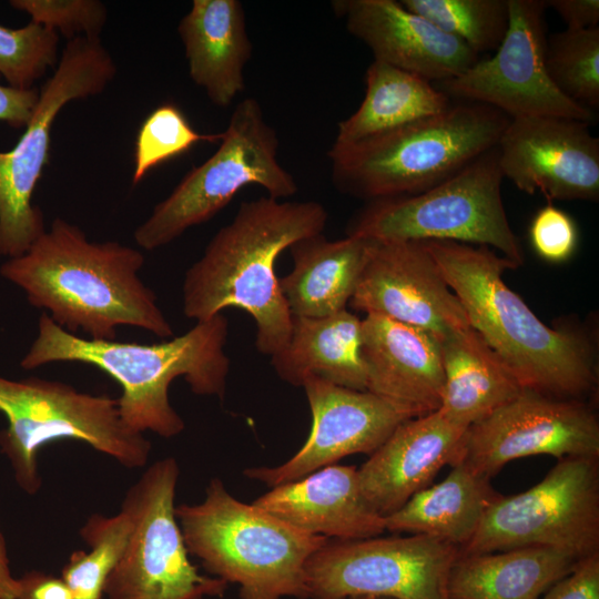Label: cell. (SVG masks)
<instances>
[{
	"label": "cell",
	"mask_w": 599,
	"mask_h": 599,
	"mask_svg": "<svg viewBox=\"0 0 599 599\" xmlns=\"http://www.w3.org/2000/svg\"><path fill=\"white\" fill-rule=\"evenodd\" d=\"M143 265L138 250L91 242L78 225L55 217L24 254L1 265L0 274L69 333L81 329L91 339L114 341L116 327L134 326L171 337L156 295L139 277Z\"/></svg>",
	"instance_id": "1"
},
{
	"label": "cell",
	"mask_w": 599,
	"mask_h": 599,
	"mask_svg": "<svg viewBox=\"0 0 599 599\" xmlns=\"http://www.w3.org/2000/svg\"><path fill=\"white\" fill-rule=\"evenodd\" d=\"M460 301L469 325L514 374L522 388L587 402L595 393V344L579 327L545 324L502 280L516 268L486 246L420 241Z\"/></svg>",
	"instance_id": "2"
},
{
	"label": "cell",
	"mask_w": 599,
	"mask_h": 599,
	"mask_svg": "<svg viewBox=\"0 0 599 599\" xmlns=\"http://www.w3.org/2000/svg\"><path fill=\"white\" fill-rule=\"evenodd\" d=\"M327 210L316 201L262 196L242 202L203 255L186 271L184 315L206 321L225 308L246 312L256 325L255 347L267 356L288 341L292 314L281 292L275 264L294 242L323 233Z\"/></svg>",
	"instance_id": "3"
},
{
	"label": "cell",
	"mask_w": 599,
	"mask_h": 599,
	"mask_svg": "<svg viewBox=\"0 0 599 599\" xmlns=\"http://www.w3.org/2000/svg\"><path fill=\"white\" fill-rule=\"evenodd\" d=\"M229 322L220 313L161 343L97 341L67 332L42 312L37 337L20 366L34 369L57 362L94 366L120 385L118 406L128 427L171 438L185 428L169 399L175 378L183 377L196 395L224 398L230 372L224 352Z\"/></svg>",
	"instance_id": "4"
},
{
	"label": "cell",
	"mask_w": 599,
	"mask_h": 599,
	"mask_svg": "<svg viewBox=\"0 0 599 599\" xmlns=\"http://www.w3.org/2000/svg\"><path fill=\"white\" fill-rule=\"evenodd\" d=\"M509 121L489 105L453 100L438 114L354 143H333V184L367 202L418 194L495 148Z\"/></svg>",
	"instance_id": "5"
},
{
	"label": "cell",
	"mask_w": 599,
	"mask_h": 599,
	"mask_svg": "<svg viewBox=\"0 0 599 599\" xmlns=\"http://www.w3.org/2000/svg\"><path fill=\"white\" fill-rule=\"evenodd\" d=\"M185 546L210 576L236 583L240 599H307L305 568L328 539L302 531L212 478L202 502L175 506Z\"/></svg>",
	"instance_id": "6"
},
{
	"label": "cell",
	"mask_w": 599,
	"mask_h": 599,
	"mask_svg": "<svg viewBox=\"0 0 599 599\" xmlns=\"http://www.w3.org/2000/svg\"><path fill=\"white\" fill-rule=\"evenodd\" d=\"M0 412L7 418L0 450L18 486L31 496L42 487L38 454L55 440L85 443L130 469L145 466L151 454L150 440L122 420L118 398L82 393L59 380L0 376Z\"/></svg>",
	"instance_id": "7"
},
{
	"label": "cell",
	"mask_w": 599,
	"mask_h": 599,
	"mask_svg": "<svg viewBox=\"0 0 599 599\" xmlns=\"http://www.w3.org/2000/svg\"><path fill=\"white\" fill-rule=\"evenodd\" d=\"M502 179L496 145L424 192L367 202L349 221L346 235L493 246L518 267L524 254L502 203Z\"/></svg>",
	"instance_id": "8"
},
{
	"label": "cell",
	"mask_w": 599,
	"mask_h": 599,
	"mask_svg": "<svg viewBox=\"0 0 599 599\" xmlns=\"http://www.w3.org/2000/svg\"><path fill=\"white\" fill-rule=\"evenodd\" d=\"M278 138L254 98L243 99L231 114L217 150L193 166L158 203L133 237L148 251L167 245L192 226L213 219L244 186L257 184L273 199L297 192L293 175L277 159Z\"/></svg>",
	"instance_id": "9"
},
{
	"label": "cell",
	"mask_w": 599,
	"mask_h": 599,
	"mask_svg": "<svg viewBox=\"0 0 599 599\" xmlns=\"http://www.w3.org/2000/svg\"><path fill=\"white\" fill-rule=\"evenodd\" d=\"M115 73V62L100 38L68 40L22 135L11 150L0 152V256L24 254L45 232L32 195L50 161L55 118L71 101L102 93Z\"/></svg>",
	"instance_id": "10"
},
{
	"label": "cell",
	"mask_w": 599,
	"mask_h": 599,
	"mask_svg": "<svg viewBox=\"0 0 599 599\" xmlns=\"http://www.w3.org/2000/svg\"><path fill=\"white\" fill-rule=\"evenodd\" d=\"M177 461H154L126 490L121 505L131 521L124 551L110 573L105 599H206L229 583L199 572L175 517Z\"/></svg>",
	"instance_id": "11"
},
{
	"label": "cell",
	"mask_w": 599,
	"mask_h": 599,
	"mask_svg": "<svg viewBox=\"0 0 599 599\" xmlns=\"http://www.w3.org/2000/svg\"><path fill=\"white\" fill-rule=\"evenodd\" d=\"M599 458L569 457L538 484L499 496L458 555L547 547L585 558L599 552Z\"/></svg>",
	"instance_id": "12"
},
{
	"label": "cell",
	"mask_w": 599,
	"mask_h": 599,
	"mask_svg": "<svg viewBox=\"0 0 599 599\" xmlns=\"http://www.w3.org/2000/svg\"><path fill=\"white\" fill-rule=\"evenodd\" d=\"M458 554L457 547L424 535L327 539L306 564L307 599H448Z\"/></svg>",
	"instance_id": "13"
},
{
	"label": "cell",
	"mask_w": 599,
	"mask_h": 599,
	"mask_svg": "<svg viewBox=\"0 0 599 599\" xmlns=\"http://www.w3.org/2000/svg\"><path fill=\"white\" fill-rule=\"evenodd\" d=\"M507 33L487 58L435 83L451 100L489 105L509 119L560 116L590 123L593 111L562 94L545 65V0H508Z\"/></svg>",
	"instance_id": "14"
},
{
	"label": "cell",
	"mask_w": 599,
	"mask_h": 599,
	"mask_svg": "<svg viewBox=\"0 0 599 599\" xmlns=\"http://www.w3.org/2000/svg\"><path fill=\"white\" fill-rule=\"evenodd\" d=\"M537 455L599 458V420L593 407L522 388L468 427L457 463L490 479L506 464Z\"/></svg>",
	"instance_id": "15"
},
{
	"label": "cell",
	"mask_w": 599,
	"mask_h": 599,
	"mask_svg": "<svg viewBox=\"0 0 599 599\" xmlns=\"http://www.w3.org/2000/svg\"><path fill=\"white\" fill-rule=\"evenodd\" d=\"M302 387L312 413L302 448L275 467L246 468L244 475L273 488L354 454H373L403 422L417 417L409 408L368 390L345 388L315 376Z\"/></svg>",
	"instance_id": "16"
},
{
	"label": "cell",
	"mask_w": 599,
	"mask_h": 599,
	"mask_svg": "<svg viewBox=\"0 0 599 599\" xmlns=\"http://www.w3.org/2000/svg\"><path fill=\"white\" fill-rule=\"evenodd\" d=\"M502 177L549 201L599 200V139L589 123L560 116L510 119L498 143Z\"/></svg>",
	"instance_id": "17"
},
{
	"label": "cell",
	"mask_w": 599,
	"mask_h": 599,
	"mask_svg": "<svg viewBox=\"0 0 599 599\" xmlns=\"http://www.w3.org/2000/svg\"><path fill=\"white\" fill-rule=\"evenodd\" d=\"M348 304L439 339L470 326L460 301L420 241H374Z\"/></svg>",
	"instance_id": "18"
},
{
	"label": "cell",
	"mask_w": 599,
	"mask_h": 599,
	"mask_svg": "<svg viewBox=\"0 0 599 599\" xmlns=\"http://www.w3.org/2000/svg\"><path fill=\"white\" fill-rule=\"evenodd\" d=\"M334 13L365 43L375 61L438 83L453 79L480 57L457 38L396 0H335Z\"/></svg>",
	"instance_id": "19"
},
{
	"label": "cell",
	"mask_w": 599,
	"mask_h": 599,
	"mask_svg": "<svg viewBox=\"0 0 599 599\" xmlns=\"http://www.w3.org/2000/svg\"><path fill=\"white\" fill-rule=\"evenodd\" d=\"M468 427L439 409L399 424L358 469L361 489L383 517L426 488L446 465H455Z\"/></svg>",
	"instance_id": "20"
},
{
	"label": "cell",
	"mask_w": 599,
	"mask_h": 599,
	"mask_svg": "<svg viewBox=\"0 0 599 599\" xmlns=\"http://www.w3.org/2000/svg\"><path fill=\"white\" fill-rule=\"evenodd\" d=\"M366 390L403 405L417 416L441 406L444 369L439 338L377 314L362 318Z\"/></svg>",
	"instance_id": "21"
},
{
	"label": "cell",
	"mask_w": 599,
	"mask_h": 599,
	"mask_svg": "<svg viewBox=\"0 0 599 599\" xmlns=\"http://www.w3.org/2000/svg\"><path fill=\"white\" fill-rule=\"evenodd\" d=\"M286 524L328 539L377 537L385 517L364 496L357 468L329 465L273 487L253 502Z\"/></svg>",
	"instance_id": "22"
},
{
	"label": "cell",
	"mask_w": 599,
	"mask_h": 599,
	"mask_svg": "<svg viewBox=\"0 0 599 599\" xmlns=\"http://www.w3.org/2000/svg\"><path fill=\"white\" fill-rule=\"evenodd\" d=\"M177 33L191 80L217 106H229L244 90L252 55L246 16L240 0H193Z\"/></svg>",
	"instance_id": "23"
},
{
	"label": "cell",
	"mask_w": 599,
	"mask_h": 599,
	"mask_svg": "<svg viewBox=\"0 0 599 599\" xmlns=\"http://www.w3.org/2000/svg\"><path fill=\"white\" fill-rule=\"evenodd\" d=\"M375 240L329 241L323 233L294 242L293 268L278 280L292 315L324 317L346 309Z\"/></svg>",
	"instance_id": "24"
},
{
	"label": "cell",
	"mask_w": 599,
	"mask_h": 599,
	"mask_svg": "<svg viewBox=\"0 0 599 599\" xmlns=\"http://www.w3.org/2000/svg\"><path fill=\"white\" fill-rule=\"evenodd\" d=\"M278 377L301 386L308 376L366 390L362 357V318L347 308L324 317L292 315L287 343L271 356Z\"/></svg>",
	"instance_id": "25"
},
{
	"label": "cell",
	"mask_w": 599,
	"mask_h": 599,
	"mask_svg": "<svg viewBox=\"0 0 599 599\" xmlns=\"http://www.w3.org/2000/svg\"><path fill=\"white\" fill-rule=\"evenodd\" d=\"M580 558L547 547L458 555L451 566L448 599H540Z\"/></svg>",
	"instance_id": "26"
},
{
	"label": "cell",
	"mask_w": 599,
	"mask_h": 599,
	"mask_svg": "<svg viewBox=\"0 0 599 599\" xmlns=\"http://www.w3.org/2000/svg\"><path fill=\"white\" fill-rule=\"evenodd\" d=\"M439 342L444 369L439 410L453 422L469 427L521 392L514 374L471 326Z\"/></svg>",
	"instance_id": "27"
},
{
	"label": "cell",
	"mask_w": 599,
	"mask_h": 599,
	"mask_svg": "<svg viewBox=\"0 0 599 599\" xmlns=\"http://www.w3.org/2000/svg\"><path fill=\"white\" fill-rule=\"evenodd\" d=\"M499 496L491 488L490 479L457 463L444 480L419 490L385 517V528L429 536L461 549Z\"/></svg>",
	"instance_id": "28"
},
{
	"label": "cell",
	"mask_w": 599,
	"mask_h": 599,
	"mask_svg": "<svg viewBox=\"0 0 599 599\" xmlns=\"http://www.w3.org/2000/svg\"><path fill=\"white\" fill-rule=\"evenodd\" d=\"M366 91L359 108L338 123L334 143L349 144L438 114L453 100L435 83L417 74L375 61L365 73Z\"/></svg>",
	"instance_id": "29"
},
{
	"label": "cell",
	"mask_w": 599,
	"mask_h": 599,
	"mask_svg": "<svg viewBox=\"0 0 599 599\" xmlns=\"http://www.w3.org/2000/svg\"><path fill=\"white\" fill-rule=\"evenodd\" d=\"M131 528L121 510L111 517L92 514L87 519L79 532L90 550H74L60 576L73 599H105L106 580L124 551Z\"/></svg>",
	"instance_id": "30"
},
{
	"label": "cell",
	"mask_w": 599,
	"mask_h": 599,
	"mask_svg": "<svg viewBox=\"0 0 599 599\" xmlns=\"http://www.w3.org/2000/svg\"><path fill=\"white\" fill-rule=\"evenodd\" d=\"M479 57L496 51L509 26L508 0H399Z\"/></svg>",
	"instance_id": "31"
},
{
	"label": "cell",
	"mask_w": 599,
	"mask_h": 599,
	"mask_svg": "<svg viewBox=\"0 0 599 599\" xmlns=\"http://www.w3.org/2000/svg\"><path fill=\"white\" fill-rule=\"evenodd\" d=\"M545 65L562 94L591 111L599 108V27L547 37Z\"/></svg>",
	"instance_id": "32"
},
{
	"label": "cell",
	"mask_w": 599,
	"mask_h": 599,
	"mask_svg": "<svg viewBox=\"0 0 599 599\" xmlns=\"http://www.w3.org/2000/svg\"><path fill=\"white\" fill-rule=\"evenodd\" d=\"M220 133H200L173 103L155 108L142 122L135 139L132 184L159 164L189 151L199 142L216 143Z\"/></svg>",
	"instance_id": "33"
},
{
	"label": "cell",
	"mask_w": 599,
	"mask_h": 599,
	"mask_svg": "<svg viewBox=\"0 0 599 599\" xmlns=\"http://www.w3.org/2000/svg\"><path fill=\"white\" fill-rule=\"evenodd\" d=\"M59 34L30 21L11 29L0 26V75L9 87L28 90L57 65Z\"/></svg>",
	"instance_id": "34"
},
{
	"label": "cell",
	"mask_w": 599,
	"mask_h": 599,
	"mask_svg": "<svg viewBox=\"0 0 599 599\" xmlns=\"http://www.w3.org/2000/svg\"><path fill=\"white\" fill-rule=\"evenodd\" d=\"M10 6L68 40L100 38L108 17L106 7L99 0H11Z\"/></svg>",
	"instance_id": "35"
},
{
	"label": "cell",
	"mask_w": 599,
	"mask_h": 599,
	"mask_svg": "<svg viewBox=\"0 0 599 599\" xmlns=\"http://www.w3.org/2000/svg\"><path fill=\"white\" fill-rule=\"evenodd\" d=\"M529 236L536 253L551 263L567 261L573 254L578 242L573 220L550 203L534 216Z\"/></svg>",
	"instance_id": "36"
},
{
	"label": "cell",
	"mask_w": 599,
	"mask_h": 599,
	"mask_svg": "<svg viewBox=\"0 0 599 599\" xmlns=\"http://www.w3.org/2000/svg\"><path fill=\"white\" fill-rule=\"evenodd\" d=\"M542 599H599V552L581 558Z\"/></svg>",
	"instance_id": "37"
},
{
	"label": "cell",
	"mask_w": 599,
	"mask_h": 599,
	"mask_svg": "<svg viewBox=\"0 0 599 599\" xmlns=\"http://www.w3.org/2000/svg\"><path fill=\"white\" fill-rule=\"evenodd\" d=\"M38 99L39 90L35 87L20 90L0 83V122H6L13 129L24 128L33 113Z\"/></svg>",
	"instance_id": "38"
},
{
	"label": "cell",
	"mask_w": 599,
	"mask_h": 599,
	"mask_svg": "<svg viewBox=\"0 0 599 599\" xmlns=\"http://www.w3.org/2000/svg\"><path fill=\"white\" fill-rule=\"evenodd\" d=\"M17 599H73L60 576L41 570H28L18 577Z\"/></svg>",
	"instance_id": "39"
},
{
	"label": "cell",
	"mask_w": 599,
	"mask_h": 599,
	"mask_svg": "<svg viewBox=\"0 0 599 599\" xmlns=\"http://www.w3.org/2000/svg\"><path fill=\"white\" fill-rule=\"evenodd\" d=\"M565 21L567 29L581 30L598 27V0H545Z\"/></svg>",
	"instance_id": "40"
},
{
	"label": "cell",
	"mask_w": 599,
	"mask_h": 599,
	"mask_svg": "<svg viewBox=\"0 0 599 599\" xmlns=\"http://www.w3.org/2000/svg\"><path fill=\"white\" fill-rule=\"evenodd\" d=\"M18 592V578L11 572L6 539L0 529V599H17Z\"/></svg>",
	"instance_id": "41"
},
{
	"label": "cell",
	"mask_w": 599,
	"mask_h": 599,
	"mask_svg": "<svg viewBox=\"0 0 599 599\" xmlns=\"http://www.w3.org/2000/svg\"><path fill=\"white\" fill-rule=\"evenodd\" d=\"M348 599H393V598L376 597V596H356V597H351Z\"/></svg>",
	"instance_id": "42"
}]
</instances>
